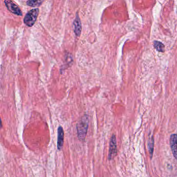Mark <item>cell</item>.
<instances>
[{
	"label": "cell",
	"instance_id": "7",
	"mask_svg": "<svg viewBox=\"0 0 177 177\" xmlns=\"http://www.w3.org/2000/svg\"><path fill=\"white\" fill-rule=\"evenodd\" d=\"M73 27H74V31L75 32L76 35L79 36L81 32L82 26L81 21L78 16H76V19L74 21Z\"/></svg>",
	"mask_w": 177,
	"mask_h": 177
},
{
	"label": "cell",
	"instance_id": "2",
	"mask_svg": "<svg viewBox=\"0 0 177 177\" xmlns=\"http://www.w3.org/2000/svg\"><path fill=\"white\" fill-rule=\"evenodd\" d=\"M38 9H32L30 10L27 13L24 18V23L28 26H33L38 18Z\"/></svg>",
	"mask_w": 177,
	"mask_h": 177
},
{
	"label": "cell",
	"instance_id": "4",
	"mask_svg": "<svg viewBox=\"0 0 177 177\" xmlns=\"http://www.w3.org/2000/svg\"><path fill=\"white\" fill-rule=\"evenodd\" d=\"M4 3L10 12L19 16H22V12L17 4L12 1H5Z\"/></svg>",
	"mask_w": 177,
	"mask_h": 177
},
{
	"label": "cell",
	"instance_id": "9",
	"mask_svg": "<svg viewBox=\"0 0 177 177\" xmlns=\"http://www.w3.org/2000/svg\"><path fill=\"white\" fill-rule=\"evenodd\" d=\"M43 1H27V5L31 7H38L40 6Z\"/></svg>",
	"mask_w": 177,
	"mask_h": 177
},
{
	"label": "cell",
	"instance_id": "5",
	"mask_svg": "<svg viewBox=\"0 0 177 177\" xmlns=\"http://www.w3.org/2000/svg\"><path fill=\"white\" fill-rule=\"evenodd\" d=\"M58 136H57V148L58 150H61L63 147L64 142V128L61 126L58 128Z\"/></svg>",
	"mask_w": 177,
	"mask_h": 177
},
{
	"label": "cell",
	"instance_id": "6",
	"mask_svg": "<svg viewBox=\"0 0 177 177\" xmlns=\"http://www.w3.org/2000/svg\"><path fill=\"white\" fill-rule=\"evenodd\" d=\"M170 147L174 157L177 160V135H172L170 138Z\"/></svg>",
	"mask_w": 177,
	"mask_h": 177
},
{
	"label": "cell",
	"instance_id": "1",
	"mask_svg": "<svg viewBox=\"0 0 177 177\" xmlns=\"http://www.w3.org/2000/svg\"><path fill=\"white\" fill-rule=\"evenodd\" d=\"M89 125L88 116L85 115L82 117L76 125L77 134L78 139L81 141H84L87 135V131Z\"/></svg>",
	"mask_w": 177,
	"mask_h": 177
},
{
	"label": "cell",
	"instance_id": "8",
	"mask_svg": "<svg viewBox=\"0 0 177 177\" xmlns=\"http://www.w3.org/2000/svg\"><path fill=\"white\" fill-rule=\"evenodd\" d=\"M153 44H154V48L157 51H158L160 52H164L165 47H164V45H163V43H162L159 41H154Z\"/></svg>",
	"mask_w": 177,
	"mask_h": 177
},
{
	"label": "cell",
	"instance_id": "3",
	"mask_svg": "<svg viewBox=\"0 0 177 177\" xmlns=\"http://www.w3.org/2000/svg\"><path fill=\"white\" fill-rule=\"evenodd\" d=\"M117 153V144H116V137L113 135L111 138L110 142L109 152L108 155L109 160H112L116 156Z\"/></svg>",
	"mask_w": 177,
	"mask_h": 177
}]
</instances>
